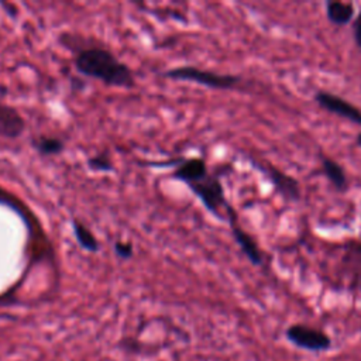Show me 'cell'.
I'll list each match as a JSON object with an SVG mask.
<instances>
[{
	"label": "cell",
	"mask_w": 361,
	"mask_h": 361,
	"mask_svg": "<svg viewBox=\"0 0 361 361\" xmlns=\"http://www.w3.org/2000/svg\"><path fill=\"white\" fill-rule=\"evenodd\" d=\"M322 169L326 178L330 180V183L337 189L344 192L348 188V180H347V173L344 168L334 159L329 157L322 158Z\"/></svg>",
	"instance_id": "7c38bea8"
},
{
	"label": "cell",
	"mask_w": 361,
	"mask_h": 361,
	"mask_svg": "<svg viewBox=\"0 0 361 361\" xmlns=\"http://www.w3.org/2000/svg\"><path fill=\"white\" fill-rule=\"evenodd\" d=\"M62 141L59 138H55V137H44L41 138L39 141L35 142V148L42 152V154H58L59 151H62Z\"/></svg>",
	"instance_id": "5bb4252c"
},
{
	"label": "cell",
	"mask_w": 361,
	"mask_h": 361,
	"mask_svg": "<svg viewBox=\"0 0 361 361\" xmlns=\"http://www.w3.org/2000/svg\"><path fill=\"white\" fill-rule=\"evenodd\" d=\"M353 31H354V41H355L357 47L361 49V10L358 11L357 17L354 18Z\"/></svg>",
	"instance_id": "2e32d148"
},
{
	"label": "cell",
	"mask_w": 361,
	"mask_h": 361,
	"mask_svg": "<svg viewBox=\"0 0 361 361\" xmlns=\"http://www.w3.org/2000/svg\"><path fill=\"white\" fill-rule=\"evenodd\" d=\"M89 165L94 171H109L111 168L110 159L107 157H93L89 159Z\"/></svg>",
	"instance_id": "9a60e30c"
},
{
	"label": "cell",
	"mask_w": 361,
	"mask_h": 361,
	"mask_svg": "<svg viewBox=\"0 0 361 361\" xmlns=\"http://www.w3.org/2000/svg\"><path fill=\"white\" fill-rule=\"evenodd\" d=\"M227 216L230 219V224H231V233H233V237L235 240V243L240 245L243 254L247 257V259L255 265V267H259L264 264V255L257 244V241L252 238L251 234H248L245 230H243L238 223H237V219H235V213L234 210L230 207L228 212H227Z\"/></svg>",
	"instance_id": "8992f818"
},
{
	"label": "cell",
	"mask_w": 361,
	"mask_h": 361,
	"mask_svg": "<svg viewBox=\"0 0 361 361\" xmlns=\"http://www.w3.org/2000/svg\"><path fill=\"white\" fill-rule=\"evenodd\" d=\"M209 175L207 165L202 158H190L183 161L173 172V176L185 182L188 186L196 183Z\"/></svg>",
	"instance_id": "ba28073f"
},
{
	"label": "cell",
	"mask_w": 361,
	"mask_h": 361,
	"mask_svg": "<svg viewBox=\"0 0 361 361\" xmlns=\"http://www.w3.org/2000/svg\"><path fill=\"white\" fill-rule=\"evenodd\" d=\"M25 128V121L20 113L10 107L0 104V135L7 138L18 137Z\"/></svg>",
	"instance_id": "9c48e42d"
},
{
	"label": "cell",
	"mask_w": 361,
	"mask_h": 361,
	"mask_svg": "<svg viewBox=\"0 0 361 361\" xmlns=\"http://www.w3.org/2000/svg\"><path fill=\"white\" fill-rule=\"evenodd\" d=\"M355 7L353 3L330 0L326 3V17L334 25H347L353 21Z\"/></svg>",
	"instance_id": "8fae6325"
},
{
	"label": "cell",
	"mask_w": 361,
	"mask_h": 361,
	"mask_svg": "<svg viewBox=\"0 0 361 361\" xmlns=\"http://www.w3.org/2000/svg\"><path fill=\"white\" fill-rule=\"evenodd\" d=\"M189 188L193 190V193L202 200L204 207L210 210L213 214L220 216L221 210H228L230 206L227 204L224 189L221 182L214 175H207L202 180L189 185Z\"/></svg>",
	"instance_id": "277c9868"
},
{
	"label": "cell",
	"mask_w": 361,
	"mask_h": 361,
	"mask_svg": "<svg viewBox=\"0 0 361 361\" xmlns=\"http://www.w3.org/2000/svg\"><path fill=\"white\" fill-rule=\"evenodd\" d=\"M262 171L265 172V176L269 179V182L272 183L275 190L279 192L283 199L290 200V202H296L300 199V196H302L300 185L295 178H292L290 175L285 173L283 171L275 168L274 165H265V168H262Z\"/></svg>",
	"instance_id": "52a82bcc"
},
{
	"label": "cell",
	"mask_w": 361,
	"mask_h": 361,
	"mask_svg": "<svg viewBox=\"0 0 361 361\" xmlns=\"http://www.w3.org/2000/svg\"><path fill=\"white\" fill-rule=\"evenodd\" d=\"M75 66L80 73L99 79L106 85L123 87L134 85V76L130 68L103 48L80 51L75 58Z\"/></svg>",
	"instance_id": "6da1fadb"
},
{
	"label": "cell",
	"mask_w": 361,
	"mask_h": 361,
	"mask_svg": "<svg viewBox=\"0 0 361 361\" xmlns=\"http://www.w3.org/2000/svg\"><path fill=\"white\" fill-rule=\"evenodd\" d=\"M73 231H75V237H76L78 243L85 250H87V251H97L99 250L97 240L94 238V235L92 234V231L86 226L75 221L73 223Z\"/></svg>",
	"instance_id": "4fadbf2b"
},
{
	"label": "cell",
	"mask_w": 361,
	"mask_h": 361,
	"mask_svg": "<svg viewBox=\"0 0 361 361\" xmlns=\"http://www.w3.org/2000/svg\"><path fill=\"white\" fill-rule=\"evenodd\" d=\"M355 144L361 148V133H358V134L355 135Z\"/></svg>",
	"instance_id": "ac0fdd59"
},
{
	"label": "cell",
	"mask_w": 361,
	"mask_h": 361,
	"mask_svg": "<svg viewBox=\"0 0 361 361\" xmlns=\"http://www.w3.org/2000/svg\"><path fill=\"white\" fill-rule=\"evenodd\" d=\"M285 336L295 347L312 353H323L331 347V338L327 333L306 324H290Z\"/></svg>",
	"instance_id": "3957f363"
},
{
	"label": "cell",
	"mask_w": 361,
	"mask_h": 361,
	"mask_svg": "<svg viewBox=\"0 0 361 361\" xmlns=\"http://www.w3.org/2000/svg\"><path fill=\"white\" fill-rule=\"evenodd\" d=\"M116 252H117L120 257H123V258H128V257L131 255L133 250H131V245H130V244L117 243V244H116Z\"/></svg>",
	"instance_id": "e0dca14e"
},
{
	"label": "cell",
	"mask_w": 361,
	"mask_h": 361,
	"mask_svg": "<svg viewBox=\"0 0 361 361\" xmlns=\"http://www.w3.org/2000/svg\"><path fill=\"white\" fill-rule=\"evenodd\" d=\"M314 102L323 110L330 111L341 118L350 120L351 123L361 126V110L353 103L343 99L341 96H337L324 90H319L314 94Z\"/></svg>",
	"instance_id": "5b68a950"
},
{
	"label": "cell",
	"mask_w": 361,
	"mask_h": 361,
	"mask_svg": "<svg viewBox=\"0 0 361 361\" xmlns=\"http://www.w3.org/2000/svg\"><path fill=\"white\" fill-rule=\"evenodd\" d=\"M166 76L176 79V80L195 82V83H199V85H203L207 87H213V89H231L241 82L240 76L216 73V72L203 71V69H199L195 66L173 68L166 72Z\"/></svg>",
	"instance_id": "7a4b0ae2"
},
{
	"label": "cell",
	"mask_w": 361,
	"mask_h": 361,
	"mask_svg": "<svg viewBox=\"0 0 361 361\" xmlns=\"http://www.w3.org/2000/svg\"><path fill=\"white\" fill-rule=\"evenodd\" d=\"M343 262L348 274L350 289L361 292V244L347 248Z\"/></svg>",
	"instance_id": "30bf717a"
}]
</instances>
